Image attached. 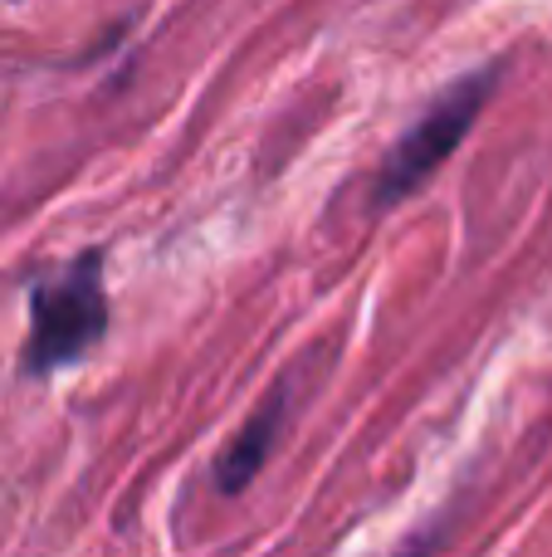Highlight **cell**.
<instances>
[{"label": "cell", "mask_w": 552, "mask_h": 557, "mask_svg": "<svg viewBox=\"0 0 552 557\" xmlns=\"http://www.w3.org/2000/svg\"><path fill=\"white\" fill-rule=\"evenodd\" d=\"M108 333V298L98 255L64 264L35 284L29 298V343H25V372H54L78 357L93 352V343Z\"/></svg>", "instance_id": "6da1fadb"}, {"label": "cell", "mask_w": 552, "mask_h": 557, "mask_svg": "<svg viewBox=\"0 0 552 557\" xmlns=\"http://www.w3.org/2000/svg\"><path fill=\"white\" fill-rule=\"evenodd\" d=\"M494 84H499V69H485V74H475V78H460L446 98H436V103L421 113V123L391 147L387 166H381V176H377L381 206L406 201L430 172H440V166L450 162V152H455L460 137L475 127L479 108H485V98Z\"/></svg>", "instance_id": "7a4b0ae2"}, {"label": "cell", "mask_w": 552, "mask_h": 557, "mask_svg": "<svg viewBox=\"0 0 552 557\" xmlns=\"http://www.w3.org/2000/svg\"><path fill=\"white\" fill-rule=\"evenodd\" d=\"M279 416H284V401L269 396V406H264V411L235 435L230 450L215 460V484H221L225 494H240L244 484L264 470V460H269V450H274V435H279Z\"/></svg>", "instance_id": "3957f363"}]
</instances>
